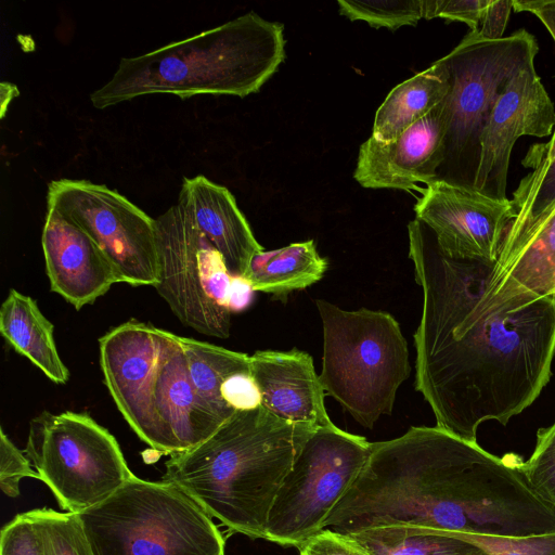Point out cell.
Segmentation results:
<instances>
[{
  "label": "cell",
  "mask_w": 555,
  "mask_h": 555,
  "mask_svg": "<svg viewBox=\"0 0 555 555\" xmlns=\"http://www.w3.org/2000/svg\"><path fill=\"white\" fill-rule=\"evenodd\" d=\"M409 257L423 289L414 334L415 390L436 426L470 442L487 421L506 425L540 396L555 356V296L513 311H470L456 258L418 219L408 225Z\"/></svg>",
  "instance_id": "obj_1"
},
{
  "label": "cell",
  "mask_w": 555,
  "mask_h": 555,
  "mask_svg": "<svg viewBox=\"0 0 555 555\" xmlns=\"http://www.w3.org/2000/svg\"><path fill=\"white\" fill-rule=\"evenodd\" d=\"M532 507L517 454L499 457L437 426H420L371 442L365 465L323 529L411 526L520 537Z\"/></svg>",
  "instance_id": "obj_2"
},
{
  "label": "cell",
  "mask_w": 555,
  "mask_h": 555,
  "mask_svg": "<svg viewBox=\"0 0 555 555\" xmlns=\"http://www.w3.org/2000/svg\"><path fill=\"white\" fill-rule=\"evenodd\" d=\"M317 428L279 418L262 405L236 411L205 441L171 454L162 481L231 531L266 540L275 498Z\"/></svg>",
  "instance_id": "obj_3"
},
{
  "label": "cell",
  "mask_w": 555,
  "mask_h": 555,
  "mask_svg": "<svg viewBox=\"0 0 555 555\" xmlns=\"http://www.w3.org/2000/svg\"><path fill=\"white\" fill-rule=\"evenodd\" d=\"M284 44L282 24L249 12L154 51L122 57L90 101L103 109L154 93L244 98L275 73L285 56Z\"/></svg>",
  "instance_id": "obj_4"
},
{
  "label": "cell",
  "mask_w": 555,
  "mask_h": 555,
  "mask_svg": "<svg viewBox=\"0 0 555 555\" xmlns=\"http://www.w3.org/2000/svg\"><path fill=\"white\" fill-rule=\"evenodd\" d=\"M323 326L320 383L359 424L372 429L391 415L398 388L410 376L406 340L385 311L344 310L317 299Z\"/></svg>",
  "instance_id": "obj_5"
},
{
  "label": "cell",
  "mask_w": 555,
  "mask_h": 555,
  "mask_svg": "<svg viewBox=\"0 0 555 555\" xmlns=\"http://www.w3.org/2000/svg\"><path fill=\"white\" fill-rule=\"evenodd\" d=\"M77 516L93 555H224L212 517L165 481L133 475Z\"/></svg>",
  "instance_id": "obj_6"
},
{
  "label": "cell",
  "mask_w": 555,
  "mask_h": 555,
  "mask_svg": "<svg viewBox=\"0 0 555 555\" xmlns=\"http://www.w3.org/2000/svg\"><path fill=\"white\" fill-rule=\"evenodd\" d=\"M539 46L533 35L518 29L498 40L469 33L440 59L450 88L443 100V160L436 181L474 189L480 138L488 118L512 79L534 63Z\"/></svg>",
  "instance_id": "obj_7"
},
{
  "label": "cell",
  "mask_w": 555,
  "mask_h": 555,
  "mask_svg": "<svg viewBox=\"0 0 555 555\" xmlns=\"http://www.w3.org/2000/svg\"><path fill=\"white\" fill-rule=\"evenodd\" d=\"M25 453L60 507L74 514L100 504L133 476L115 437L86 413L41 412L29 423Z\"/></svg>",
  "instance_id": "obj_8"
},
{
  "label": "cell",
  "mask_w": 555,
  "mask_h": 555,
  "mask_svg": "<svg viewBox=\"0 0 555 555\" xmlns=\"http://www.w3.org/2000/svg\"><path fill=\"white\" fill-rule=\"evenodd\" d=\"M371 452L364 437L336 425L309 437L271 508L266 540L298 547L323 529L326 518L357 479Z\"/></svg>",
  "instance_id": "obj_9"
},
{
  "label": "cell",
  "mask_w": 555,
  "mask_h": 555,
  "mask_svg": "<svg viewBox=\"0 0 555 555\" xmlns=\"http://www.w3.org/2000/svg\"><path fill=\"white\" fill-rule=\"evenodd\" d=\"M155 222L157 293L183 325L204 335L228 338L233 275L222 256L181 204L172 205Z\"/></svg>",
  "instance_id": "obj_10"
},
{
  "label": "cell",
  "mask_w": 555,
  "mask_h": 555,
  "mask_svg": "<svg viewBox=\"0 0 555 555\" xmlns=\"http://www.w3.org/2000/svg\"><path fill=\"white\" fill-rule=\"evenodd\" d=\"M51 207L88 234L109 259L121 282L132 286L158 281L155 219L104 184L60 179L48 184Z\"/></svg>",
  "instance_id": "obj_11"
},
{
  "label": "cell",
  "mask_w": 555,
  "mask_h": 555,
  "mask_svg": "<svg viewBox=\"0 0 555 555\" xmlns=\"http://www.w3.org/2000/svg\"><path fill=\"white\" fill-rule=\"evenodd\" d=\"M167 331L129 321L99 339L105 385L119 412L138 437L162 452L154 409V386Z\"/></svg>",
  "instance_id": "obj_12"
},
{
  "label": "cell",
  "mask_w": 555,
  "mask_h": 555,
  "mask_svg": "<svg viewBox=\"0 0 555 555\" xmlns=\"http://www.w3.org/2000/svg\"><path fill=\"white\" fill-rule=\"evenodd\" d=\"M416 219L434 232L450 257L494 263L514 218L511 201L475 189L434 181L421 189Z\"/></svg>",
  "instance_id": "obj_13"
},
{
  "label": "cell",
  "mask_w": 555,
  "mask_h": 555,
  "mask_svg": "<svg viewBox=\"0 0 555 555\" xmlns=\"http://www.w3.org/2000/svg\"><path fill=\"white\" fill-rule=\"evenodd\" d=\"M554 127L553 102L531 63L512 79L488 118L480 138L474 189L507 199V172L515 142L522 135H551Z\"/></svg>",
  "instance_id": "obj_14"
},
{
  "label": "cell",
  "mask_w": 555,
  "mask_h": 555,
  "mask_svg": "<svg viewBox=\"0 0 555 555\" xmlns=\"http://www.w3.org/2000/svg\"><path fill=\"white\" fill-rule=\"evenodd\" d=\"M443 101L389 142L370 137L359 150L354 179L370 189L420 190L436 181L443 160Z\"/></svg>",
  "instance_id": "obj_15"
},
{
  "label": "cell",
  "mask_w": 555,
  "mask_h": 555,
  "mask_svg": "<svg viewBox=\"0 0 555 555\" xmlns=\"http://www.w3.org/2000/svg\"><path fill=\"white\" fill-rule=\"evenodd\" d=\"M41 245L52 292L76 310L94 302L121 279L99 245L81 229L47 207Z\"/></svg>",
  "instance_id": "obj_16"
},
{
  "label": "cell",
  "mask_w": 555,
  "mask_h": 555,
  "mask_svg": "<svg viewBox=\"0 0 555 555\" xmlns=\"http://www.w3.org/2000/svg\"><path fill=\"white\" fill-rule=\"evenodd\" d=\"M153 401L162 454L188 451L223 424L197 395L179 336L170 332L163 348Z\"/></svg>",
  "instance_id": "obj_17"
},
{
  "label": "cell",
  "mask_w": 555,
  "mask_h": 555,
  "mask_svg": "<svg viewBox=\"0 0 555 555\" xmlns=\"http://www.w3.org/2000/svg\"><path fill=\"white\" fill-rule=\"evenodd\" d=\"M250 372L261 393V405L273 415L315 427L335 425L327 415L326 393L309 353L258 350L250 356Z\"/></svg>",
  "instance_id": "obj_18"
},
{
  "label": "cell",
  "mask_w": 555,
  "mask_h": 555,
  "mask_svg": "<svg viewBox=\"0 0 555 555\" xmlns=\"http://www.w3.org/2000/svg\"><path fill=\"white\" fill-rule=\"evenodd\" d=\"M177 203L220 253L231 275L244 276L253 256L264 250L227 188L204 176L184 178Z\"/></svg>",
  "instance_id": "obj_19"
},
{
  "label": "cell",
  "mask_w": 555,
  "mask_h": 555,
  "mask_svg": "<svg viewBox=\"0 0 555 555\" xmlns=\"http://www.w3.org/2000/svg\"><path fill=\"white\" fill-rule=\"evenodd\" d=\"M53 324L41 313L37 301L15 289L0 308V333L17 351L56 384H66L69 371L61 360Z\"/></svg>",
  "instance_id": "obj_20"
},
{
  "label": "cell",
  "mask_w": 555,
  "mask_h": 555,
  "mask_svg": "<svg viewBox=\"0 0 555 555\" xmlns=\"http://www.w3.org/2000/svg\"><path fill=\"white\" fill-rule=\"evenodd\" d=\"M449 88L448 70L440 60L399 83L376 111L372 137L392 141L439 105Z\"/></svg>",
  "instance_id": "obj_21"
},
{
  "label": "cell",
  "mask_w": 555,
  "mask_h": 555,
  "mask_svg": "<svg viewBox=\"0 0 555 555\" xmlns=\"http://www.w3.org/2000/svg\"><path fill=\"white\" fill-rule=\"evenodd\" d=\"M327 267V260L319 255L314 241L309 240L255 254L244 276L256 292L285 300L288 294L319 282Z\"/></svg>",
  "instance_id": "obj_22"
},
{
  "label": "cell",
  "mask_w": 555,
  "mask_h": 555,
  "mask_svg": "<svg viewBox=\"0 0 555 555\" xmlns=\"http://www.w3.org/2000/svg\"><path fill=\"white\" fill-rule=\"evenodd\" d=\"M522 165L530 168V172L513 194L514 218L502 246L519 238L555 204V127L547 142L530 146Z\"/></svg>",
  "instance_id": "obj_23"
},
{
  "label": "cell",
  "mask_w": 555,
  "mask_h": 555,
  "mask_svg": "<svg viewBox=\"0 0 555 555\" xmlns=\"http://www.w3.org/2000/svg\"><path fill=\"white\" fill-rule=\"evenodd\" d=\"M191 380L206 406L223 423L235 411L222 399L223 380L240 371H250V356L205 341L179 336Z\"/></svg>",
  "instance_id": "obj_24"
},
{
  "label": "cell",
  "mask_w": 555,
  "mask_h": 555,
  "mask_svg": "<svg viewBox=\"0 0 555 555\" xmlns=\"http://www.w3.org/2000/svg\"><path fill=\"white\" fill-rule=\"evenodd\" d=\"M351 534L373 555H486L448 530L390 526Z\"/></svg>",
  "instance_id": "obj_25"
},
{
  "label": "cell",
  "mask_w": 555,
  "mask_h": 555,
  "mask_svg": "<svg viewBox=\"0 0 555 555\" xmlns=\"http://www.w3.org/2000/svg\"><path fill=\"white\" fill-rule=\"evenodd\" d=\"M339 13L350 21L396 30L424 18V0H338Z\"/></svg>",
  "instance_id": "obj_26"
},
{
  "label": "cell",
  "mask_w": 555,
  "mask_h": 555,
  "mask_svg": "<svg viewBox=\"0 0 555 555\" xmlns=\"http://www.w3.org/2000/svg\"><path fill=\"white\" fill-rule=\"evenodd\" d=\"M48 555H93L77 514L38 508Z\"/></svg>",
  "instance_id": "obj_27"
},
{
  "label": "cell",
  "mask_w": 555,
  "mask_h": 555,
  "mask_svg": "<svg viewBox=\"0 0 555 555\" xmlns=\"http://www.w3.org/2000/svg\"><path fill=\"white\" fill-rule=\"evenodd\" d=\"M522 469L533 491L555 508V422L537 431L534 450Z\"/></svg>",
  "instance_id": "obj_28"
},
{
  "label": "cell",
  "mask_w": 555,
  "mask_h": 555,
  "mask_svg": "<svg viewBox=\"0 0 555 555\" xmlns=\"http://www.w3.org/2000/svg\"><path fill=\"white\" fill-rule=\"evenodd\" d=\"M451 532L479 547L486 555H555V533L534 537H505Z\"/></svg>",
  "instance_id": "obj_29"
},
{
  "label": "cell",
  "mask_w": 555,
  "mask_h": 555,
  "mask_svg": "<svg viewBox=\"0 0 555 555\" xmlns=\"http://www.w3.org/2000/svg\"><path fill=\"white\" fill-rule=\"evenodd\" d=\"M0 555H48L37 509L16 515L2 528Z\"/></svg>",
  "instance_id": "obj_30"
},
{
  "label": "cell",
  "mask_w": 555,
  "mask_h": 555,
  "mask_svg": "<svg viewBox=\"0 0 555 555\" xmlns=\"http://www.w3.org/2000/svg\"><path fill=\"white\" fill-rule=\"evenodd\" d=\"M39 479L33 469L30 461L23 451L11 441L3 428H0V487L10 498L20 494V481L23 478Z\"/></svg>",
  "instance_id": "obj_31"
},
{
  "label": "cell",
  "mask_w": 555,
  "mask_h": 555,
  "mask_svg": "<svg viewBox=\"0 0 555 555\" xmlns=\"http://www.w3.org/2000/svg\"><path fill=\"white\" fill-rule=\"evenodd\" d=\"M490 0H424V18L440 17L465 23L477 33Z\"/></svg>",
  "instance_id": "obj_32"
},
{
  "label": "cell",
  "mask_w": 555,
  "mask_h": 555,
  "mask_svg": "<svg viewBox=\"0 0 555 555\" xmlns=\"http://www.w3.org/2000/svg\"><path fill=\"white\" fill-rule=\"evenodd\" d=\"M300 555H373L371 551L351 533L324 528L299 546Z\"/></svg>",
  "instance_id": "obj_33"
},
{
  "label": "cell",
  "mask_w": 555,
  "mask_h": 555,
  "mask_svg": "<svg viewBox=\"0 0 555 555\" xmlns=\"http://www.w3.org/2000/svg\"><path fill=\"white\" fill-rule=\"evenodd\" d=\"M223 401L235 412L249 411L261 405V393L250 371L229 375L220 388Z\"/></svg>",
  "instance_id": "obj_34"
},
{
  "label": "cell",
  "mask_w": 555,
  "mask_h": 555,
  "mask_svg": "<svg viewBox=\"0 0 555 555\" xmlns=\"http://www.w3.org/2000/svg\"><path fill=\"white\" fill-rule=\"evenodd\" d=\"M512 11L513 0H490L478 31L469 34L483 40L503 38Z\"/></svg>",
  "instance_id": "obj_35"
},
{
  "label": "cell",
  "mask_w": 555,
  "mask_h": 555,
  "mask_svg": "<svg viewBox=\"0 0 555 555\" xmlns=\"http://www.w3.org/2000/svg\"><path fill=\"white\" fill-rule=\"evenodd\" d=\"M513 11L535 15L555 42V0H513Z\"/></svg>",
  "instance_id": "obj_36"
},
{
  "label": "cell",
  "mask_w": 555,
  "mask_h": 555,
  "mask_svg": "<svg viewBox=\"0 0 555 555\" xmlns=\"http://www.w3.org/2000/svg\"><path fill=\"white\" fill-rule=\"evenodd\" d=\"M255 289L245 276H233L229 293V310L237 313L246 310L254 300Z\"/></svg>",
  "instance_id": "obj_37"
},
{
  "label": "cell",
  "mask_w": 555,
  "mask_h": 555,
  "mask_svg": "<svg viewBox=\"0 0 555 555\" xmlns=\"http://www.w3.org/2000/svg\"><path fill=\"white\" fill-rule=\"evenodd\" d=\"M0 92L1 95H7V101L1 105V117H3L5 114L7 105L12 101L13 98L18 94V89L15 85L3 81L0 85Z\"/></svg>",
  "instance_id": "obj_38"
}]
</instances>
